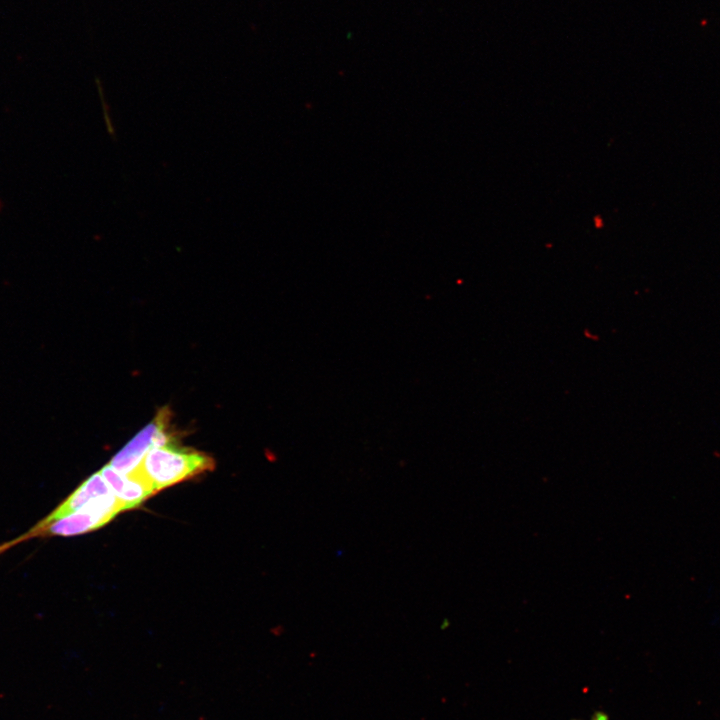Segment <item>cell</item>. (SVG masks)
Here are the masks:
<instances>
[{"instance_id":"cell-1","label":"cell","mask_w":720,"mask_h":720,"mask_svg":"<svg viewBox=\"0 0 720 720\" xmlns=\"http://www.w3.org/2000/svg\"><path fill=\"white\" fill-rule=\"evenodd\" d=\"M214 467V459L207 454L169 443L151 448L131 473L138 475L155 494Z\"/></svg>"},{"instance_id":"cell-2","label":"cell","mask_w":720,"mask_h":720,"mask_svg":"<svg viewBox=\"0 0 720 720\" xmlns=\"http://www.w3.org/2000/svg\"><path fill=\"white\" fill-rule=\"evenodd\" d=\"M124 511L114 493L93 498L80 509L45 524L38 523L27 533L11 541H20L36 536H76L98 529Z\"/></svg>"},{"instance_id":"cell-3","label":"cell","mask_w":720,"mask_h":720,"mask_svg":"<svg viewBox=\"0 0 720 720\" xmlns=\"http://www.w3.org/2000/svg\"><path fill=\"white\" fill-rule=\"evenodd\" d=\"M169 412L161 409L154 420L135 435L110 461L121 474H129L142 462L153 447L174 443V433L168 429Z\"/></svg>"},{"instance_id":"cell-4","label":"cell","mask_w":720,"mask_h":720,"mask_svg":"<svg viewBox=\"0 0 720 720\" xmlns=\"http://www.w3.org/2000/svg\"><path fill=\"white\" fill-rule=\"evenodd\" d=\"M99 472L122 504L124 511L138 507L154 495L149 486L134 473L121 474L110 464L102 467Z\"/></svg>"},{"instance_id":"cell-5","label":"cell","mask_w":720,"mask_h":720,"mask_svg":"<svg viewBox=\"0 0 720 720\" xmlns=\"http://www.w3.org/2000/svg\"><path fill=\"white\" fill-rule=\"evenodd\" d=\"M113 493L108 483L98 471L87 478L69 497H67L55 510L42 519L45 524L68 515L80 509L93 498Z\"/></svg>"},{"instance_id":"cell-6","label":"cell","mask_w":720,"mask_h":720,"mask_svg":"<svg viewBox=\"0 0 720 720\" xmlns=\"http://www.w3.org/2000/svg\"><path fill=\"white\" fill-rule=\"evenodd\" d=\"M591 720H608L607 716L603 712H596Z\"/></svg>"}]
</instances>
